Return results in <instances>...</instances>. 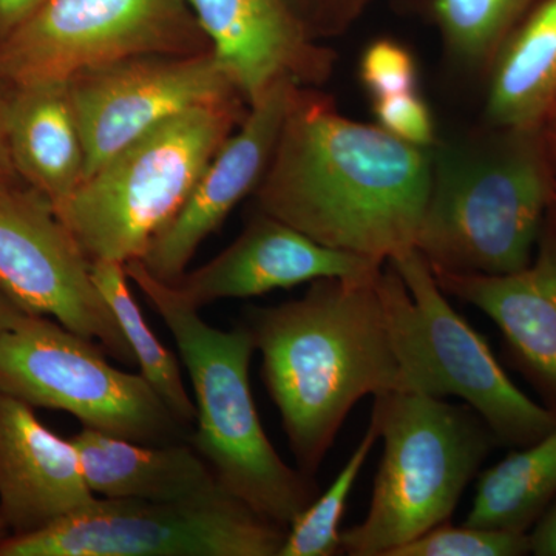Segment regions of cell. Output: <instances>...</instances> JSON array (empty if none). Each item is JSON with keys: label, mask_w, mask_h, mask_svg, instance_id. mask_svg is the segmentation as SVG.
<instances>
[{"label": "cell", "mask_w": 556, "mask_h": 556, "mask_svg": "<svg viewBox=\"0 0 556 556\" xmlns=\"http://www.w3.org/2000/svg\"><path fill=\"white\" fill-rule=\"evenodd\" d=\"M428 189L430 149L298 86L254 197L258 211L317 243L387 263L415 249Z\"/></svg>", "instance_id": "6da1fadb"}, {"label": "cell", "mask_w": 556, "mask_h": 556, "mask_svg": "<svg viewBox=\"0 0 556 556\" xmlns=\"http://www.w3.org/2000/svg\"><path fill=\"white\" fill-rule=\"evenodd\" d=\"M380 270L367 278H318L300 299L244 309L241 325L262 354L263 382L299 470L308 477H316L358 401L397 391Z\"/></svg>", "instance_id": "7a4b0ae2"}, {"label": "cell", "mask_w": 556, "mask_h": 556, "mask_svg": "<svg viewBox=\"0 0 556 556\" xmlns=\"http://www.w3.org/2000/svg\"><path fill=\"white\" fill-rule=\"evenodd\" d=\"M555 200L546 131L484 123L439 138L415 249L433 270L517 273L532 262Z\"/></svg>", "instance_id": "3957f363"}, {"label": "cell", "mask_w": 556, "mask_h": 556, "mask_svg": "<svg viewBox=\"0 0 556 556\" xmlns=\"http://www.w3.org/2000/svg\"><path fill=\"white\" fill-rule=\"evenodd\" d=\"M149 305L166 324L195 394L197 419L190 444L204 457L218 484L289 527L320 493L313 477L289 467L262 426L251 368L254 340L247 327H212L166 281L141 262L124 265Z\"/></svg>", "instance_id": "277c9868"}, {"label": "cell", "mask_w": 556, "mask_h": 556, "mask_svg": "<svg viewBox=\"0 0 556 556\" xmlns=\"http://www.w3.org/2000/svg\"><path fill=\"white\" fill-rule=\"evenodd\" d=\"M248 110L241 97L186 110L84 179L54 211L90 263L126 265L144 257Z\"/></svg>", "instance_id": "5b68a950"}, {"label": "cell", "mask_w": 556, "mask_h": 556, "mask_svg": "<svg viewBox=\"0 0 556 556\" xmlns=\"http://www.w3.org/2000/svg\"><path fill=\"white\" fill-rule=\"evenodd\" d=\"M402 393L457 397L497 444L526 447L556 427V409L536 404L504 371L489 343L452 305L416 251L386 263L378 277Z\"/></svg>", "instance_id": "8992f818"}, {"label": "cell", "mask_w": 556, "mask_h": 556, "mask_svg": "<svg viewBox=\"0 0 556 556\" xmlns=\"http://www.w3.org/2000/svg\"><path fill=\"white\" fill-rule=\"evenodd\" d=\"M382 459L364 521L342 532L343 554L390 556L450 521L471 479L496 444L468 405L390 391L371 412Z\"/></svg>", "instance_id": "52a82bcc"}, {"label": "cell", "mask_w": 556, "mask_h": 556, "mask_svg": "<svg viewBox=\"0 0 556 556\" xmlns=\"http://www.w3.org/2000/svg\"><path fill=\"white\" fill-rule=\"evenodd\" d=\"M288 527L222 485L178 501L109 500L0 541V556H278Z\"/></svg>", "instance_id": "ba28073f"}, {"label": "cell", "mask_w": 556, "mask_h": 556, "mask_svg": "<svg viewBox=\"0 0 556 556\" xmlns=\"http://www.w3.org/2000/svg\"><path fill=\"white\" fill-rule=\"evenodd\" d=\"M104 348L49 317L24 316L0 332V393L60 409L84 428L139 444L190 442L141 375L113 367Z\"/></svg>", "instance_id": "9c48e42d"}, {"label": "cell", "mask_w": 556, "mask_h": 556, "mask_svg": "<svg viewBox=\"0 0 556 556\" xmlns=\"http://www.w3.org/2000/svg\"><path fill=\"white\" fill-rule=\"evenodd\" d=\"M212 51L188 0H47L0 40L10 87L138 56Z\"/></svg>", "instance_id": "30bf717a"}, {"label": "cell", "mask_w": 556, "mask_h": 556, "mask_svg": "<svg viewBox=\"0 0 556 556\" xmlns=\"http://www.w3.org/2000/svg\"><path fill=\"white\" fill-rule=\"evenodd\" d=\"M0 291L27 316L49 317L137 365L91 263L46 197L27 185L0 188Z\"/></svg>", "instance_id": "8fae6325"}, {"label": "cell", "mask_w": 556, "mask_h": 556, "mask_svg": "<svg viewBox=\"0 0 556 556\" xmlns=\"http://www.w3.org/2000/svg\"><path fill=\"white\" fill-rule=\"evenodd\" d=\"M67 84L86 150V178L172 116L244 98L214 51L130 58L84 70Z\"/></svg>", "instance_id": "7c38bea8"}, {"label": "cell", "mask_w": 556, "mask_h": 556, "mask_svg": "<svg viewBox=\"0 0 556 556\" xmlns=\"http://www.w3.org/2000/svg\"><path fill=\"white\" fill-rule=\"evenodd\" d=\"M299 84L280 79L249 105L247 118L208 161L181 211L138 260L153 277L175 283L208 236L254 193L268 169L289 102Z\"/></svg>", "instance_id": "4fadbf2b"}, {"label": "cell", "mask_w": 556, "mask_h": 556, "mask_svg": "<svg viewBox=\"0 0 556 556\" xmlns=\"http://www.w3.org/2000/svg\"><path fill=\"white\" fill-rule=\"evenodd\" d=\"M222 67L248 105L277 80L320 87L336 53L321 46L295 0H188Z\"/></svg>", "instance_id": "5bb4252c"}, {"label": "cell", "mask_w": 556, "mask_h": 556, "mask_svg": "<svg viewBox=\"0 0 556 556\" xmlns=\"http://www.w3.org/2000/svg\"><path fill=\"white\" fill-rule=\"evenodd\" d=\"M386 263L317 243L276 217L257 211L228 248L169 283L201 309L218 300L249 299L311 283L318 278H367Z\"/></svg>", "instance_id": "9a60e30c"}, {"label": "cell", "mask_w": 556, "mask_h": 556, "mask_svg": "<svg viewBox=\"0 0 556 556\" xmlns=\"http://www.w3.org/2000/svg\"><path fill=\"white\" fill-rule=\"evenodd\" d=\"M94 500L70 438L40 422L27 402L0 393V521L10 536L47 529Z\"/></svg>", "instance_id": "2e32d148"}, {"label": "cell", "mask_w": 556, "mask_h": 556, "mask_svg": "<svg viewBox=\"0 0 556 556\" xmlns=\"http://www.w3.org/2000/svg\"><path fill=\"white\" fill-rule=\"evenodd\" d=\"M433 276L445 295L492 318L517 368L556 397V200L525 269L501 276L433 270Z\"/></svg>", "instance_id": "e0dca14e"}, {"label": "cell", "mask_w": 556, "mask_h": 556, "mask_svg": "<svg viewBox=\"0 0 556 556\" xmlns=\"http://www.w3.org/2000/svg\"><path fill=\"white\" fill-rule=\"evenodd\" d=\"M7 137L17 175L54 208L86 179V150L67 80L11 87Z\"/></svg>", "instance_id": "ac0fdd59"}, {"label": "cell", "mask_w": 556, "mask_h": 556, "mask_svg": "<svg viewBox=\"0 0 556 556\" xmlns=\"http://www.w3.org/2000/svg\"><path fill=\"white\" fill-rule=\"evenodd\" d=\"M70 441L78 450L84 478L97 497L178 501L219 485L190 442L139 444L84 427Z\"/></svg>", "instance_id": "d6986e66"}, {"label": "cell", "mask_w": 556, "mask_h": 556, "mask_svg": "<svg viewBox=\"0 0 556 556\" xmlns=\"http://www.w3.org/2000/svg\"><path fill=\"white\" fill-rule=\"evenodd\" d=\"M484 123L544 130L556 119V0H540L485 76Z\"/></svg>", "instance_id": "ffe728a7"}, {"label": "cell", "mask_w": 556, "mask_h": 556, "mask_svg": "<svg viewBox=\"0 0 556 556\" xmlns=\"http://www.w3.org/2000/svg\"><path fill=\"white\" fill-rule=\"evenodd\" d=\"M556 497V427L479 477L464 525L529 533Z\"/></svg>", "instance_id": "44dd1931"}, {"label": "cell", "mask_w": 556, "mask_h": 556, "mask_svg": "<svg viewBox=\"0 0 556 556\" xmlns=\"http://www.w3.org/2000/svg\"><path fill=\"white\" fill-rule=\"evenodd\" d=\"M91 276L100 288L110 309L115 314L124 338L129 343L142 376L179 422L193 431L197 419L195 402L186 390L181 364L174 353L153 334L131 295L129 277L124 265L116 262L91 263Z\"/></svg>", "instance_id": "7402d4cb"}, {"label": "cell", "mask_w": 556, "mask_h": 556, "mask_svg": "<svg viewBox=\"0 0 556 556\" xmlns=\"http://www.w3.org/2000/svg\"><path fill=\"white\" fill-rule=\"evenodd\" d=\"M540 0H427L448 60L485 79L508 36Z\"/></svg>", "instance_id": "603a6c76"}, {"label": "cell", "mask_w": 556, "mask_h": 556, "mask_svg": "<svg viewBox=\"0 0 556 556\" xmlns=\"http://www.w3.org/2000/svg\"><path fill=\"white\" fill-rule=\"evenodd\" d=\"M379 441V427L369 419V426L356 450L348 457L345 466L331 485L288 527L283 547L278 556H336L343 552L342 525L348 500L356 484L369 453Z\"/></svg>", "instance_id": "cb8c5ba5"}, {"label": "cell", "mask_w": 556, "mask_h": 556, "mask_svg": "<svg viewBox=\"0 0 556 556\" xmlns=\"http://www.w3.org/2000/svg\"><path fill=\"white\" fill-rule=\"evenodd\" d=\"M530 554L529 533L484 529L450 521L428 530L390 556H521Z\"/></svg>", "instance_id": "d4e9b609"}, {"label": "cell", "mask_w": 556, "mask_h": 556, "mask_svg": "<svg viewBox=\"0 0 556 556\" xmlns=\"http://www.w3.org/2000/svg\"><path fill=\"white\" fill-rule=\"evenodd\" d=\"M358 78L371 100L407 93L419 86L415 54L396 39H376L368 43L358 61Z\"/></svg>", "instance_id": "484cf974"}, {"label": "cell", "mask_w": 556, "mask_h": 556, "mask_svg": "<svg viewBox=\"0 0 556 556\" xmlns=\"http://www.w3.org/2000/svg\"><path fill=\"white\" fill-rule=\"evenodd\" d=\"M371 101L376 124L388 134L420 149L437 144L439 137L433 112L419 90Z\"/></svg>", "instance_id": "4316f807"}, {"label": "cell", "mask_w": 556, "mask_h": 556, "mask_svg": "<svg viewBox=\"0 0 556 556\" xmlns=\"http://www.w3.org/2000/svg\"><path fill=\"white\" fill-rule=\"evenodd\" d=\"M11 87L0 79V188H13V186L25 185L16 169L9 148L7 137V115H9Z\"/></svg>", "instance_id": "83f0119b"}, {"label": "cell", "mask_w": 556, "mask_h": 556, "mask_svg": "<svg viewBox=\"0 0 556 556\" xmlns=\"http://www.w3.org/2000/svg\"><path fill=\"white\" fill-rule=\"evenodd\" d=\"M368 0H318L325 31L338 33L346 28L362 13Z\"/></svg>", "instance_id": "f1b7e54d"}, {"label": "cell", "mask_w": 556, "mask_h": 556, "mask_svg": "<svg viewBox=\"0 0 556 556\" xmlns=\"http://www.w3.org/2000/svg\"><path fill=\"white\" fill-rule=\"evenodd\" d=\"M530 554L556 556V497L529 532Z\"/></svg>", "instance_id": "f546056e"}, {"label": "cell", "mask_w": 556, "mask_h": 556, "mask_svg": "<svg viewBox=\"0 0 556 556\" xmlns=\"http://www.w3.org/2000/svg\"><path fill=\"white\" fill-rule=\"evenodd\" d=\"M43 2L47 0H0V40L35 13Z\"/></svg>", "instance_id": "4dcf8cb0"}, {"label": "cell", "mask_w": 556, "mask_h": 556, "mask_svg": "<svg viewBox=\"0 0 556 556\" xmlns=\"http://www.w3.org/2000/svg\"><path fill=\"white\" fill-rule=\"evenodd\" d=\"M24 316L27 314L17 308L5 292L0 291V332L14 327Z\"/></svg>", "instance_id": "1f68e13d"}, {"label": "cell", "mask_w": 556, "mask_h": 556, "mask_svg": "<svg viewBox=\"0 0 556 556\" xmlns=\"http://www.w3.org/2000/svg\"><path fill=\"white\" fill-rule=\"evenodd\" d=\"M544 131H546L548 153H551L552 170H554L556 190V119L554 121V123L548 124Z\"/></svg>", "instance_id": "d6a6232c"}, {"label": "cell", "mask_w": 556, "mask_h": 556, "mask_svg": "<svg viewBox=\"0 0 556 556\" xmlns=\"http://www.w3.org/2000/svg\"><path fill=\"white\" fill-rule=\"evenodd\" d=\"M10 533L9 530H7V527L3 526V522L0 521V541L5 540V538H9Z\"/></svg>", "instance_id": "836d02e7"}, {"label": "cell", "mask_w": 556, "mask_h": 556, "mask_svg": "<svg viewBox=\"0 0 556 556\" xmlns=\"http://www.w3.org/2000/svg\"><path fill=\"white\" fill-rule=\"evenodd\" d=\"M295 2H298V0H295Z\"/></svg>", "instance_id": "e575fe53"}]
</instances>
